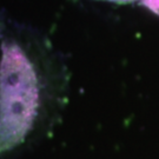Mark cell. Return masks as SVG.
I'll use <instances>...</instances> for the list:
<instances>
[{
    "mask_svg": "<svg viewBox=\"0 0 159 159\" xmlns=\"http://www.w3.org/2000/svg\"><path fill=\"white\" fill-rule=\"evenodd\" d=\"M143 5L146 6L154 14L159 16V0H143Z\"/></svg>",
    "mask_w": 159,
    "mask_h": 159,
    "instance_id": "cell-2",
    "label": "cell"
},
{
    "mask_svg": "<svg viewBox=\"0 0 159 159\" xmlns=\"http://www.w3.org/2000/svg\"><path fill=\"white\" fill-rule=\"evenodd\" d=\"M106 1H112V2H117V4H129V2H133L136 0H106Z\"/></svg>",
    "mask_w": 159,
    "mask_h": 159,
    "instance_id": "cell-3",
    "label": "cell"
},
{
    "mask_svg": "<svg viewBox=\"0 0 159 159\" xmlns=\"http://www.w3.org/2000/svg\"><path fill=\"white\" fill-rule=\"evenodd\" d=\"M40 106V87L33 64L16 43L1 46L0 153L25 140Z\"/></svg>",
    "mask_w": 159,
    "mask_h": 159,
    "instance_id": "cell-1",
    "label": "cell"
}]
</instances>
